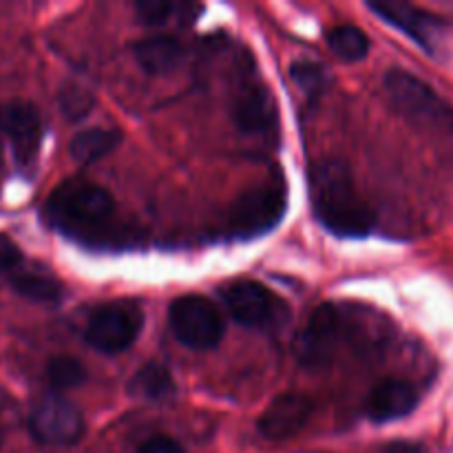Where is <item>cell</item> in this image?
Returning a JSON list of instances; mask_svg holds the SVG:
<instances>
[{
	"mask_svg": "<svg viewBox=\"0 0 453 453\" xmlns=\"http://www.w3.org/2000/svg\"><path fill=\"white\" fill-rule=\"evenodd\" d=\"M310 199L314 217L336 237H367L376 217L358 193L354 177L343 162L323 159L310 171Z\"/></svg>",
	"mask_w": 453,
	"mask_h": 453,
	"instance_id": "cell-1",
	"label": "cell"
},
{
	"mask_svg": "<svg viewBox=\"0 0 453 453\" xmlns=\"http://www.w3.org/2000/svg\"><path fill=\"white\" fill-rule=\"evenodd\" d=\"M115 211L113 195L93 181L73 180L58 186L44 206V215L66 234H87Z\"/></svg>",
	"mask_w": 453,
	"mask_h": 453,
	"instance_id": "cell-2",
	"label": "cell"
},
{
	"mask_svg": "<svg viewBox=\"0 0 453 453\" xmlns=\"http://www.w3.org/2000/svg\"><path fill=\"white\" fill-rule=\"evenodd\" d=\"M288 208V188L283 175L268 177L239 195L228 211L226 233L230 239L248 242L270 233L283 219Z\"/></svg>",
	"mask_w": 453,
	"mask_h": 453,
	"instance_id": "cell-3",
	"label": "cell"
},
{
	"mask_svg": "<svg viewBox=\"0 0 453 453\" xmlns=\"http://www.w3.org/2000/svg\"><path fill=\"white\" fill-rule=\"evenodd\" d=\"M385 91H388L392 104L407 119L423 124V127L438 128V131L453 133V106L410 71H389L385 75Z\"/></svg>",
	"mask_w": 453,
	"mask_h": 453,
	"instance_id": "cell-4",
	"label": "cell"
},
{
	"mask_svg": "<svg viewBox=\"0 0 453 453\" xmlns=\"http://www.w3.org/2000/svg\"><path fill=\"white\" fill-rule=\"evenodd\" d=\"M168 326L181 345L199 352L217 348L226 332L217 305L199 295H186L173 301L168 308Z\"/></svg>",
	"mask_w": 453,
	"mask_h": 453,
	"instance_id": "cell-5",
	"label": "cell"
},
{
	"mask_svg": "<svg viewBox=\"0 0 453 453\" xmlns=\"http://www.w3.org/2000/svg\"><path fill=\"white\" fill-rule=\"evenodd\" d=\"M142 327H144L142 305L131 299H118L93 310L84 336L97 352L119 354L135 343Z\"/></svg>",
	"mask_w": 453,
	"mask_h": 453,
	"instance_id": "cell-6",
	"label": "cell"
},
{
	"mask_svg": "<svg viewBox=\"0 0 453 453\" xmlns=\"http://www.w3.org/2000/svg\"><path fill=\"white\" fill-rule=\"evenodd\" d=\"M230 317L252 330H273L290 317V308L281 296L257 281H237L219 290Z\"/></svg>",
	"mask_w": 453,
	"mask_h": 453,
	"instance_id": "cell-7",
	"label": "cell"
},
{
	"mask_svg": "<svg viewBox=\"0 0 453 453\" xmlns=\"http://www.w3.org/2000/svg\"><path fill=\"white\" fill-rule=\"evenodd\" d=\"M233 122L243 135L277 137V109L268 87L252 75H243L230 100Z\"/></svg>",
	"mask_w": 453,
	"mask_h": 453,
	"instance_id": "cell-8",
	"label": "cell"
},
{
	"mask_svg": "<svg viewBox=\"0 0 453 453\" xmlns=\"http://www.w3.org/2000/svg\"><path fill=\"white\" fill-rule=\"evenodd\" d=\"M29 429L44 445L69 447L84 436V418L73 403L47 394L31 407Z\"/></svg>",
	"mask_w": 453,
	"mask_h": 453,
	"instance_id": "cell-9",
	"label": "cell"
},
{
	"mask_svg": "<svg viewBox=\"0 0 453 453\" xmlns=\"http://www.w3.org/2000/svg\"><path fill=\"white\" fill-rule=\"evenodd\" d=\"M0 133L9 140L20 171L31 173L42 144V119L31 102L9 100L0 104Z\"/></svg>",
	"mask_w": 453,
	"mask_h": 453,
	"instance_id": "cell-10",
	"label": "cell"
},
{
	"mask_svg": "<svg viewBox=\"0 0 453 453\" xmlns=\"http://www.w3.org/2000/svg\"><path fill=\"white\" fill-rule=\"evenodd\" d=\"M343 341V317L334 305L326 303L312 312L295 341L296 361L303 367H323L334 358Z\"/></svg>",
	"mask_w": 453,
	"mask_h": 453,
	"instance_id": "cell-11",
	"label": "cell"
},
{
	"mask_svg": "<svg viewBox=\"0 0 453 453\" xmlns=\"http://www.w3.org/2000/svg\"><path fill=\"white\" fill-rule=\"evenodd\" d=\"M314 414V401L303 394H281L261 414L257 429L268 441H288L296 436Z\"/></svg>",
	"mask_w": 453,
	"mask_h": 453,
	"instance_id": "cell-12",
	"label": "cell"
},
{
	"mask_svg": "<svg viewBox=\"0 0 453 453\" xmlns=\"http://www.w3.org/2000/svg\"><path fill=\"white\" fill-rule=\"evenodd\" d=\"M367 7L385 20L388 25H392L394 29H398L401 34H405L407 38L414 40L418 47H423L425 51H434V40L438 38L442 29V20H438L432 13L423 12V9L414 7L410 3H394V0H383V3H370Z\"/></svg>",
	"mask_w": 453,
	"mask_h": 453,
	"instance_id": "cell-13",
	"label": "cell"
},
{
	"mask_svg": "<svg viewBox=\"0 0 453 453\" xmlns=\"http://www.w3.org/2000/svg\"><path fill=\"white\" fill-rule=\"evenodd\" d=\"M418 405V389L403 379H385L372 389L367 401V414L376 423L403 418Z\"/></svg>",
	"mask_w": 453,
	"mask_h": 453,
	"instance_id": "cell-14",
	"label": "cell"
},
{
	"mask_svg": "<svg viewBox=\"0 0 453 453\" xmlns=\"http://www.w3.org/2000/svg\"><path fill=\"white\" fill-rule=\"evenodd\" d=\"M133 56L149 75H168L184 60V47L171 35H150L133 47Z\"/></svg>",
	"mask_w": 453,
	"mask_h": 453,
	"instance_id": "cell-15",
	"label": "cell"
},
{
	"mask_svg": "<svg viewBox=\"0 0 453 453\" xmlns=\"http://www.w3.org/2000/svg\"><path fill=\"white\" fill-rule=\"evenodd\" d=\"M122 144V133L115 128H87L71 140V157L80 164H93Z\"/></svg>",
	"mask_w": 453,
	"mask_h": 453,
	"instance_id": "cell-16",
	"label": "cell"
},
{
	"mask_svg": "<svg viewBox=\"0 0 453 453\" xmlns=\"http://www.w3.org/2000/svg\"><path fill=\"white\" fill-rule=\"evenodd\" d=\"M175 379L159 363H146L133 374L131 383H128V392L133 396L149 398V401H166L175 394Z\"/></svg>",
	"mask_w": 453,
	"mask_h": 453,
	"instance_id": "cell-17",
	"label": "cell"
},
{
	"mask_svg": "<svg viewBox=\"0 0 453 453\" xmlns=\"http://www.w3.org/2000/svg\"><path fill=\"white\" fill-rule=\"evenodd\" d=\"M12 288L20 296L34 301V303L53 305L65 295L62 283L51 274L40 273V270H20V273H16L12 277Z\"/></svg>",
	"mask_w": 453,
	"mask_h": 453,
	"instance_id": "cell-18",
	"label": "cell"
},
{
	"mask_svg": "<svg viewBox=\"0 0 453 453\" xmlns=\"http://www.w3.org/2000/svg\"><path fill=\"white\" fill-rule=\"evenodd\" d=\"M327 44L332 51L345 62H358L370 51V40L358 27L339 25L327 34Z\"/></svg>",
	"mask_w": 453,
	"mask_h": 453,
	"instance_id": "cell-19",
	"label": "cell"
},
{
	"mask_svg": "<svg viewBox=\"0 0 453 453\" xmlns=\"http://www.w3.org/2000/svg\"><path fill=\"white\" fill-rule=\"evenodd\" d=\"M47 379L56 389L78 388L87 380V370L80 361L71 357H56L47 365Z\"/></svg>",
	"mask_w": 453,
	"mask_h": 453,
	"instance_id": "cell-20",
	"label": "cell"
},
{
	"mask_svg": "<svg viewBox=\"0 0 453 453\" xmlns=\"http://www.w3.org/2000/svg\"><path fill=\"white\" fill-rule=\"evenodd\" d=\"M290 75L301 88H303L308 96L317 97L319 93H323L327 84V73H326V66L319 65V62H310V60H301L295 62L290 66Z\"/></svg>",
	"mask_w": 453,
	"mask_h": 453,
	"instance_id": "cell-21",
	"label": "cell"
},
{
	"mask_svg": "<svg viewBox=\"0 0 453 453\" xmlns=\"http://www.w3.org/2000/svg\"><path fill=\"white\" fill-rule=\"evenodd\" d=\"M58 100H60L62 113L69 119L87 118L93 109L91 93L87 88L78 87V84H66V87H62Z\"/></svg>",
	"mask_w": 453,
	"mask_h": 453,
	"instance_id": "cell-22",
	"label": "cell"
},
{
	"mask_svg": "<svg viewBox=\"0 0 453 453\" xmlns=\"http://www.w3.org/2000/svg\"><path fill=\"white\" fill-rule=\"evenodd\" d=\"M173 9H175L173 3H166V0H140L135 3V16L142 25L157 27L171 18Z\"/></svg>",
	"mask_w": 453,
	"mask_h": 453,
	"instance_id": "cell-23",
	"label": "cell"
},
{
	"mask_svg": "<svg viewBox=\"0 0 453 453\" xmlns=\"http://www.w3.org/2000/svg\"><path fill=\"white\" fill-rule=\"evenodd\" d=\"M22 265V252L9 237L0 234V274L16 273Z\"/></svg>",
	"mask_w": 453,
	"mask_h": 453,
	"instance_id": "cell-24",
	"label": "cell"
},
{
	"mask_svg": "<svg viewBox=\"0 0 453 453\" xmlns=\"http://www.w3.org/2000/svg\"><path fill=\"white\" fill-rule=\"evenodd\" d=\"M137 453H186V451L181 449L180 442L173 441V438L153 436L140 447V451H137Z\"/></svg>",
	"mask_w": 453,
	"mask_h": 453,
	"instance_id": "cell-25",
	"label": "cell"
},
{
	"mask_svg": "<svg viewBox=\"0 0 453 453\" xmlns=\"http://www.w3.org/2000/svg\"><path fill=\"white\" fill-rule=\"evenodd\" d=\"M0 445H3V436H0Z\"/></svg>",
	"mask_w": 453,
	"mask_h": 453,
	"instance_id": "cell-26",
	"label": "cell"
}]
</instances>
